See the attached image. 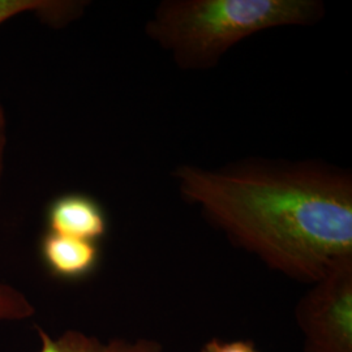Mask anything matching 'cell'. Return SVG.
Masks as SVG:
<instances>
[{"instance_id":"1","label":"cell","mask_w":352,"mask_h":352,"mask_svg":"<svg viewBox=\"0 0 352 352\" xmlns=\"http://www.w3.org/2000/svg\"><path fill=\"white\" fill-rule=\"evenodd\" d=\"M183 200L231 243L286 277L314 285L352 261V175L316 161L177 166Z\"/></svg>"},{"instance_id":"2","label":"cell","mask_w":352,"mask_h":352,"mask_svg":"<svg viewBox=\"0 0 352 352\" xmlns=\"http://www.w3.org/2000/svg\"><path fill=\"white\" fill-rule=\"evenodd\" d=\"M320 0H164L146 21V37L182 71L215 68L234 46L265 30L314 26Z\"/></svg>"},{"instance_id":"3","label":"cell","mask_w":352,"mask_h":352,"mask_svg":"<svg viewBox=\"0 0 352 352\" xmlns=\"http://www.w3.org/2000/svg\"><path fill=\"white\" fill-rule=\"evenodd\" d=\"M295 317L304 352H352V261L314 283Z\"/></svg>"},{"instance_id":"4","label":"cell","mask_w":352,"mask_h":352,"mask_svg":"<svg viewBox=\"0 0 352 352\" xmlns=\"http://www.w3.org/2000/svg\"><path fill=\"white\" fill-rule=\"evenodd\" d=\"M49 231L76 239L98 241L109 231V221L101 204L84 193H67L51 202L47 209Z\"/></svg>"},{"instance_id":"5","label":"cell","mask_w":352,"mask_h":352,"mask_svg":"<svg viewBox=\"0 0 352 352\" xmlns=\"http://www.w3.org/2000/svg\"><path fill=\"white\" fill-rule=\"evenodd\" d=\"M39 253L51 276L64 280H78L91 276L101 258L98 243L50 231L42 236Z\"/></svg>"},{"instance_id":"6","label":"cell","mask_w":352,"mask_h":352,"mask_svg":"<svg viewBox=\"0 0 352 352\" xmlns=\"http://www.w3.org/2000/svg\"><path fill=\"white\" fill-rule=\"evenodd\" d=\"M38 352H164L158 340L151 338H113L102 340L80 330H67L58 337L39 329Z\"/></svg>"},{"instance_id":"7","label":"cell","mask_w":352,"mask_h":352,"mask_svg":"<svg viewBox=\"0 0 352 352\" xmlns=\"http://www.w3.org/2000/svg\"><path fill=\"white\" fill-rule=\"evenodd\" d=\"M87 8L77 0H0V25L23 13H34L43 23L55 28L68 25Z\"/></svg>"},{"instance_id":"8","label":"cell","mask_w":352,"mask_h":352,"mask_svg":"<svg viewBox=\"0 0 352 352\" xmlns=\"http://www.w3.org/2000/svg\"><path fill=\"white\" fill-rule=\"evenodd\" d=\"M34 315V307L20 289L0 280V322L24 321Z\"/></svg>"},{"instance_id":"9","label":"cell","mask_w":352,"mask_h":352,"mask_svg":"<svg viewBox=\"0 0 352 352\" xmlns=\"http://www.w3.org/2000/svg\"><path fill=\"white\" fill-rule=\"evenodd\" d=\"M199 352H260L252 340H209Z\"/></svg>"},{"instance_id":"10","label":"cell","mask_w":352,"mask_h":352,"mask_svg":"<svg viewBox=\"0 0 352 352\" xmlns=\"http://www.w3.org/2000/svg\"><path fill=\"white\" fill-rule=\"evenodd\" d=\"M6 145H7V122H6L4 107L0 101V183H1V175H3Z\"/></svg>"}]
</instances>
